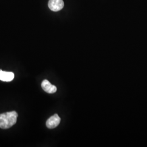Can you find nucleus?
<instances>
[{"label":"nucleus","instance_id":"5","mask_svg":"<svg viewBox=\"0 0 147 147\" xmlns=\"http://www.w3.org/2000/svg\"><path fill=\"white\" fill-rule=\"evenodd\" d=\"M14 78V74L12 72H7L0 70V80L5 82H10Z\"/></svg>","mask_w":147,"mask_h":147},{"label":"nucleus","instance_id":"1","mask_svg":"<svg viewBox=\"0 0 147 147\" xmlns=\"http://www.w3.org/2000/svg\"><path fill=\"white\" fill-rule=\"evenodd\" d=\"M18 116L16 111L0 114V128L7 129L13 126L16 123Z\"/></svg>","mask_w":147,"mask_h":147},{"label":"nucleus","instance_id":"3","mask_svg":"<svg viewBox=\"0 0 147 147\" xmlns=\"http://www.w3.org/2000/svg\"><path fill=\"white\" fill-rule=\"evenodd\" d=\"M60 117L57 114H55L47 119L46 125L49 129H53L58 126L60 123Z\"/></svg>","mask_w":147,"mask_h":147},{"label":"nucleus","instance_id":"2","mask_svg":"<svg viewBox=\"0 0 147 147\" xmlns=\"http://www.w3.org/2000/svg\"><path fill=\"white\" fill-rule=\"evenodd\" d=\"M64 3L63 0H49L48 6L50 10L58 11L63 9Z\"/></svg>","mask_w":147,"mask_h":147},{"label":"nucleus","instance_id":"4","mask_svg":"<svg viewBox=\"0 0 147 147\" xmlns=\"http://www.w3.org/2000/svg\"><path fill=\"white\" fill-rule=\"evenodd\" d=\"M42 87L45 92L50 94L54 93L57 91V87L51 84V83L47 80H44L42 81Z\"/></svg>","mask_w":147,"mask_h":147}]
</instances>
